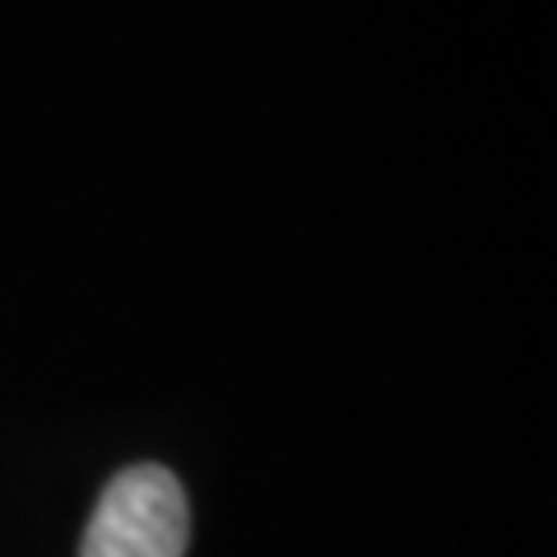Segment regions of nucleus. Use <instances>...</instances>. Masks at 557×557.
I'll use <instances>...</instances> for the list:
<instances>
[{"mask_svg": "<svg viewBox=\"0 0 557 557\" xmlns=\"http://www.w3.org/2000/svg\"><path fill=\"white\" fill-rule=\"evenodd\" d=\"M186 539L190 511L177 474L163 465H131L98 497L79 557H182Z\"/></svg>", "mask_w": 557, "mask_h": 557, "instance_id": "f257e3e1", "label": "nucleus"}]
</instances>
